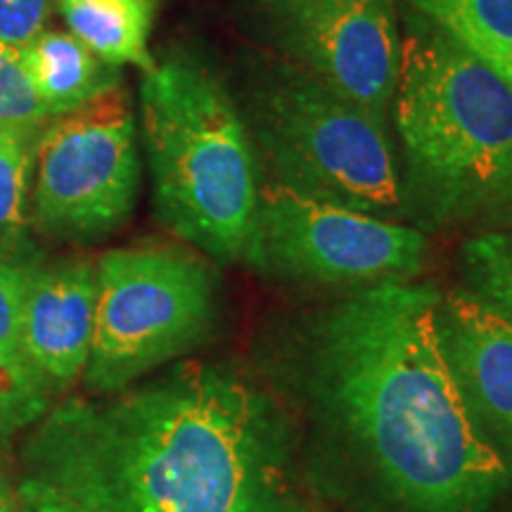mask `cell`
<instances>
[{
	"label": "cell",
	"instance_id": "6da1fadb",
	"mask_svg": "<svg viewBox=\"0 0 512 512\" xmlns=\"http://www.w3.org/2000/svg\"><path fill=\"white\" fill-rule=\"evenodd\" d=\"M439 302L427 285L361 287L306 316L275 356L323 463L373 512H491L512 484L446 366Z\"/></svg>",
	"mask_w": 512,
	"mask_h": 512
},
{
	"label": "cell",
	"instance_id": "7a4b0ae2",
	"mask_svg": "<svg viewBox=\"0 0 512 512\" xmlns=\"http://www.w3.org/2000/svg\"><path fill=\"white\" fill-rule=\"evenodd\" d=\"M290 406L233 363L69 399L36 422L29 512H313Z\"/></svg>",
	"mask_w": 512,
	"mask_h": 512
},
{
	"label": "cell",
	"instance_id": "3957f363",
	"mask_svg": "<svg viewBox=\"0 0 512 512\" xmlns=\"http://www.w3.org/2000/svg\"><path fill=\"white\" fill-rule=\"evenodd\" d=\"M396 126L406 211L432 226L491 209L512 174V86L432 27L401 48Z\"/></svg>",
	"mask_w": 512,
	"mask_h": 512
},
{
	"label": "cell",
	"instance_id": "277c9868",
	"mask_svg": "<svg viewBox=\"0 0 512 512\" xmlns=\"http://www.w3.org/2000/svg\"><path fill=\"white\" fill-rule=\"evenodd\" d=\"M140 114L157 214L219 264L245 259L259 207V162L228 88L190 57L155 62Z\"/></svg>",
	"mask_w": 512,
	"mask_h": 512
},
{
	"label": "cell",
	"instance_id": "5b68a950",
	"mask_svg": "<svg viewBox=\"0 0 512 512\" xmlns=\"http://www.w3.org/2000/svg\"><path fill=\"white\" fill-rule=\"evenodd\" d=\"M240 114L273 183L377 219L406 214L384 119L328 91L304 67L271 62L256 69Z\"/></svg>",
	"mask_w": 512,
	"mask_h": 512
},
{
	"label": "cell",
	"instance_id": "8992f818",
	"mask_svg": "<svg viewBox=\"0 0 512 512\" xmlns=\"http://www.w3.org/2000/svg\"><path fill=\"white\" fill-rule=\"evenodd\" d=\"M95 328L86 387L114 394L188 354L214 328L219 278L181 247L112 249L95 264Z\"/></svg>",
	"mask_w": 512,
	"mask_h": 512
},
{
	"label": "cell",
	"instance_id": "52a82bcc",
	"mask_svg": "<svg viewBox=\"0 0 512 512\" xmlns=\"http://www.w3.org/2000/svg\"><path fill=\"white\" fill-rule=\"evenodd\" d=\"M425 235L396 221L261 185L245 259L283 283H406L422 271Z\"/></svg>",
	"mask_w": 512,
	"mask_h": 512
},
{
	"label": "cell",
	"instance_id": "ba28073f",
	"mask_svg": "<svg viewBox=\"0 0 512 512\" xmlns=\"http://www.w3.org/2000/svg\"><path fill=\"white\" fill-rule=\"evenodd\" d=\"M138 185L136 119L117 86L43 128L31 214L55 238L98 240L124 226Z\"/></svg>",
	"mask_w": 512,
	"mask_h": 512
},
{
	"label": "cell",
	"instance_id": "9c48e42d",
	"mask_svg": "<svg viewBox=\"0 0 512 512\" xmlns=\"http://www.w3.org/2000/svg\"><path fill=\"white\" fill-rule=\"evenodd\" d=\"M285 22L299 67L384 119L401 67L394 0H290Z\"/></svg>",
	"mask_w": 512,
	"mask_h": 512
},
{
	"label": "cell",
	"instance_id": "30bf717a",
	"mask_svg": "<svg viewBox=\"0 0 512 512\" xmlns=\"http://www.w3.org/2000/svg\"><path fill=\"white\" fill-rule=\"evenodd\" d=\"M437 332L467 413L512 467V318L456 290L441 294Z\"/></svg>",
	"mask_w": 512,
	"mask_h": 512
},
{
	"label": "cell",
	"instance_id": "8fae6325",
	"mask_svg": "<svg viewBox=\"0 0 512 512\" xmlns=\"http://www.w3.org/2000/svg\"><path fill=\"white\" fill-rule=\"evenodd\" d=\"M98 275L91 261L31 266L22 302L24 349L46 380L67 387L86 373L95 328Z\"/></svg>",
	"mask_w": 512,
	"mask_h": 512
},
{
	"label": "cell",
	"instance_id": "7c38bea8",
	"mask_svg": "<svg viewBox=\"0 0 512 512\" xmlns=\"http://www.w3.org/2000/svg\"><path fill=\"white\" fill-rule=\"evenodd\" d=\"M29 261L0 256V432L36 425L50 408L53 384L31 361L22 339V302Z\"/></svg>",
	"mask_w": 512,
	"mask_h": 512
},
{
	"label": "cell",
	"instance_id": "4fadbf2b",
	"mask_svg": "<svg viewBox=\"0 0 512 512\" xmlns=\"http://www.w3.org/2000/svg\"><path fill=\"white\" fill-rule=\"evenodd\" d=\"M19 57L53 119L119 86L117 67L102 62L79 38L64 31H43L19 48Z\"/></svg>",
	"mask_w": 512,
	"mask_h": 512
},
{
	"label": "cell",
	"instance_id": "5bb4252c",
	"mask_svg": "<svg viewBox=\"0 0 512 512\" xmlns=\"http://www.w3.org/2000/svg\"><path fill=\"white\" fill-rule=\"evenodd\" d=\"M60 10L72 34L102 62L143 72L155 67L147 50L152 0H60Z\"/></svg>",
	"mask_w": 512,
	"mask_h": 512
},
{
	"label": "cell",
	"instance_id": "9a60e30c",
	"mask_svg": "<svg viewBox=\"0 0 512 512\" xmlns=\"http://www.w3.org/2000/svg\"><path fill=\"white\" fill-rule=\"evenodd\" d=\"M411 5L512 86V0H411Z\"/></svg>",
	"mask_w": 512,
	"mask_h": 512
},
{
	"label": "cell",
	"instance_id": "2e32d148",
	"mask_svg": "<svg viewBox=\"0 0 512 512\" xmlns=\"http://www.w3.org/2000/svg\"><path fill=\"white\" fill-rule=\"evenodd\" d=\"M38 138L41 136L0 126V256L5 259H22L27 245L31 174Z\"/></svg>",
	"mask_w": 512,
	"mask_h": 512
},
{
	"label": "cell",
	"instance_id": "e0dca14e",
	"mask_svg": "<svg viewBox=\"0 0 512 512\" xmlns=\"http://www.w3.org/2000/svg\"><path fill=\"white\" fill-rule=\"evenodd\" d=\"M460 264L465 290L512 318V233L494 230L465 242Z\"/></svg>",
	"mask_w": 512,
	"mask_h": 512
},
{
	"label": "cell",
	"instance_id": "ac0fdd59",
	"mask_svg": "<svg viewBox=\"0 0 512 512\" xmlns=\"http://www.w3.org/2000/svg\"><path fill=\"white\" fill-rule=\"evenodd\" d=\"M53 119L31 86L19 50L0 41V126L41 136Z\"/></svg>",
	"mask_w": 512,
	"mask_h": 512
},
{
	"label": "cell",
	"instance_id": "d6986e66",
	"mask_svg": "<svg viewBox=\"0 0 512 512\" xmlns=\"http://www.w3.org/2000/svg\"><path fill=\"white\" fill-rule=\"evenodd\" d=\"M53 0H0V41L24 48L46 31Z\"/></svg>",
	"mask_w": 512,
	"mask_h": 512
},
{
	"label": "cell",
	"instance_id": "ffe728a7",
	"mask_svg": "<svg viewBox=\"0 0 512 512\" xmlns=\"http://www.w3.org/2000/svg\"><path fill=\"white\" fill-rule=\"evenodd\" d=\"M491 209H494L496 214H501V219H505L512 226V174L508 178V183L503 185L501 195H498L496 202L491 204Z\"/></svg>",
	"mask_w": 512,
	"mask_h": 512
},
{
	"label": "cell",
	"instance_id": "44dd1931",
	"mask_svg": "<svg viewBox=\"0 0 512 512\" xmlns=\"http://www.w3.org/2000/svg\"><path fill=\"white\" fill-rule=\"evenodd\" d=\"M15 498H12V491L8 489V484L0 479V512H15Z\"/></svg>",
	"mask_w": 512,
	"mask_h": 512
},
{
	"label": "cell",
	"instance_id": "7402d4cb",
	"mask_svg": "<svg viewBox=\"0 0 512 512\" xmlns=\"http://www.w3.org/2000/svg\"><path fill=\"white\" fill-rule=\"evenodd\" d=\"M15 512H17V510H15Z\"/></svg>",
	"mask_w": 512,
	"mask_h": 512
}]
</instances>
